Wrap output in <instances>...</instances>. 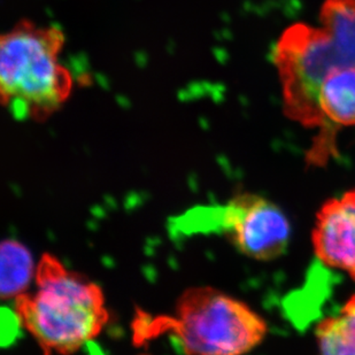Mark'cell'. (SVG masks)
Instances as JSON below:
<instances>
[{"label": "cell", "mask_w": 355, "mask_h": 355, "mask_svg": "<svg viewBox=\"0 0 355 355\" xmlns=\"http://www.w3.org/2000/svg\"><path fill=\"white\" fill-rule=\"evenodd\" d=\"M66 35L55 26L21 20L0 38V97L17 120L44 122L64 107L74 87L61 64Z\"/></svg>", "instance_id": "cell-3"}, {"label": "cell", "mask_w": 355, "mask_h": 355, "mask_svg": "<svg viewBox=\"0 0 355 355\" xmlns=\"http://www.w3.org/2000/svg\"><path fill=\"white\" fill-rule=\"evenodd\" d=\"M274 64L285 116L320 130L322 82L337 69L355 66V0H324L318 26L286 28L276 43Z\"/></svg>", "instance_id": "cell-1"}, {"label": "cell", "mask_w": 355, "mask_h": 355, "mask_svg": "<svg viewBox=\"0 0 355 355\" xmlns=\"http://www.w3.org/2000/svg\"><path fill=\"white\" fill-rule=\"evenodd\" d=\"M189 234L222 235L241 254L257 261H272L284 254L291 241V223L274 201L241 192L225 204L195 208L183 218Z\"/></svg>", "instance_id": "cell-5"}, {"label": "cell", "mask_w": 355, "mask_h": 355, "mask_svg": "<svg viewBox=\"0 0 355 355\" xmlns=\"http://www.w3.org/2000/svg\"><path fill=\"white\" fill-rule=\"evenodd\" d=\"M137 320L138 338L167 332L185 355H246L269 331L266 318L251 306L209 285L182 292L171 315Z\"/></svg>", "instance_id": "cell-4"}, {"label": "cell", "mask_w": 355, "mask_h": 355, "mask_svg": "<svg viewBox=\"0 0 355 355\" xmlns=\"http://www.w3.org/2000/svg\"><path fill=\"white\" fill-rule=\"evenodd\" d=\"M316 258L355 282V188L324 201L312 232Z\"/></svg>", "instance_id": "cell-6"}, {"label": "cell", "mask_w": 355, "mask_h": 355, "mask_svg": "<svg viewBox=\"0 0 355 355\" xmlns=\"http://www.w3.org/2000/svg\"><path fill=\"white\" fill-rule=\"evenodd\" d=\"M34 283L33 291L14 300V314L44 355L78 352L110 321L101 285L67 268L55 255L40 257Z\"/></svg>", "instance_id": "cell-2"}, {"label": "cell", "mask_w": 355, "mask_h": 355, "mask_svg": "<svg viewBox=\"0 0 355 355\" xmlns=\"http://www.w3.org/2000/svg\"><path fill=\"white\" fill-rule=\"evenodd\" d=\"M318 355H355V295L315 327Z\"/></svg>", "instance_id": "cell-9"}, {"label": "cell", "mask_w": 355, "mask_h": 355, "mask_svg": "<svg viewBox=\"0 0 355 355\" xmlns=\"http://www.w3.org/2000/svg\"><path fill=\"white\" fill-rule=\"evenodd\" d=\"M0 295L3 300H15L35 282L37 265L31 250L21 241L8 238L0 245Z\"/></svg>", "instance_id": "cell-8"}, {"label": "cell", "mask_w": 355, "mask_h": 355, "mask_svg": "<svg viewBox=\"0 0 355 355\" xmlns=\"http://www.w3.org/2000/svg\"><path fill=\"white\" fill-rule=\"evenodd\" d=\"M322 128L307 155L313 166L328 164L336 151V135L355 127V66L340 68L322 82L318 96Z\"/></svg>", "instance_id": "cell-7"}]
</instances>
